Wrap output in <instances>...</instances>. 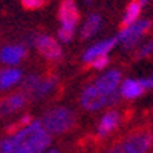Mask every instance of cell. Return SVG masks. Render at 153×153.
<instances>
[{
  "mask_svg": "<svg viewBox=\"0 0 153 153\" xmlns=\"http://www.w3.org/2000/svg\"><path fill=\"white\" fill-rule=\"evenodd\" d=\"M141 14V3L138 2V0H132V2L127 5V8H126V14H124V17H123V20H121V31L123 29H127L129 26H132V25L136 22V19H138V16Z\"/></svg>",
  "mask_w": 153,
  "mask_h": 153,
  "instance_id": "13",
  "label": "cell"
},
{
  "mask_svg": "<svg viewBox=\"0 0 153 153\" xmlns=\"http://www.w3.org/2000/svg\"><path fill=\"white\" fill-rule=\"evenodd\" d=\"M86 2H87V3H91V0H86Z\"/></svg>",
  "mask_w": 153,
  "mask_h": 153,
  "instance_id": "29",
  "label": "cell"
},
{
  "mask_svg": "<svg viewBox=\"0 0 153 153\" xmlns=\"http://www.w3.org/2000/svg\"><path fill=\"white\" fill-rule=\"evenodd\" d=\"M22 78V72L17 69H3L0 71V89H8L19 83Z\"/></svg>",
  "mask_w": 153,
  "mask_h": 153,
  "instance_id": "16",
  "label": "cell"
},
{
  "mask_svg": "<svg viewBox=\"0 0 153 153\" xmlns=\"http://www.w3.org/2000/svg\"><path fill=\"white\" fill-rule=\"evenodd\" d=\"M35 46L38 49L42 57H45L48 61H60L63 58V51L61 46L55 38L51 35H40L35 40Z\"/></svg>",
  "mask_w": 153,
  "mask_h": 153,
  "instance_id": "4",
  "label": "cell"
},
{
  "mask_svg": "<svg viewBox=\"0 0 153 153\" xmlns=\"http://www.w3.org/2000/svg\"><path fill=\"white\" fill-rule=\"evenodd\" d=\"M120 121H121V117L117 110H110L107 112L103 118H101L100 124H98V129H97V135L100 138H106L109 136L117 127L120 126Z\"/></svg>",
  "mask_w": 153,
  "mask_h": 153,
  "instance_id": "9",
  "label": "cell"
},
{
  "mask_svg": "<svg viewBox=\"0 0 153 153\" xmlns=\"http://www.w3.org/2000/svg\"><path fill=\"white\" fill-rule=\"evenodd\" d=\"M28 95L23 92H17L12 94L3 100H0V117H6L9 113H14L16 110L22 109L28 101Z\"/></svg>",
  "mask_w": 153,
  "mask_h": 153,
  "instance_id": "8",
  "label": "cell"
},
{
  "mask_svg": "<svg viewBox=\"0 0 153 153\" xmlns=\"http://www.w3.org/2000/svg\"><path fill=\"white\" fill-rule=\"evenodd\" d=\"M120 80H121L120 71H110V72H107L106 75L100 76V78L95 81L94 86L98 89L100 92H103L104 95H107V94H110L112 91H115V89H117Z\"/></svg>",
  "mask_w": 153,
  "mask_h": 153,
  "instance_id": "10",
  "label": "cell"
},
{
  "mask_svg": "<svg viewBox=\"0 0 153 153\" xmlns=\"http://www.w3.org/2000/svg\"><path fill=\"white\" fill-rule=\"evenodd\" d=\"M149 28H150V22H147V20L133 23L132 26H129L127 29H123L120 32V35L117 37V40L123 42L126 49H130L132 46H135V43L139 40V38L149 31Z\"/></svg>",
  "mask_w": 153,
  "mask_h": 153,
  "instance_id": "5",
  "label": "cell"
},
{
  "mask_svg": "<svg viewBox=\"0 0 153 153\" xmlns=\"http://www.w3.org/2000/svg\"><path fill=\"white\" fill-rule=\"evenodd\" d=\"M58 19L63 23V26L75 28L80 22V11L76 8L74 0H63L58 8Z\"/></svg>",
  "mask_w": 153,
  "mask_h": 153,
  "instance_id": "7",
  "label": "cell"
},
{
  "mask_svg": "<svg viewBox=\"0 0 153 153\" xmlns=\"http://www.w3.org/2000/svg\"><path fill=\"white\" fill-rule=\"evenodd\" d=\"M117 38H112V40H106V42H101V43H98V45H95V46H92V48H89L86 52L83 54V61H86V63H89V61H92L94 58H97V57H100V55H104V54H107L109 51L117 45Z\"/></svg>",
  "mask_w": 153,
  "mask_h": 153,
  "instance_id": "11",
  "label": "cell"
},
{
  "mask_svg": "<svg viewBox=\"0 0 153 153\" xmlns=\"http://www.w3.org/2000/svg\"><path fill=\"white\" fill-rule=\"evenodd\" d=\"M48 153H60V152H57V150H49Z\"/></svg>",
  "mask_w": 153,
  "mask_h": 153,
  "instance_id": "28",
  "label": "cell"
},
{
  "mask_svg": "<svg viewBox=\"0 0 153 153\" xmlns=\"http://www.w3.org/2000/svg\"><path fill=\"white\" fill-rule=\"evenodd\" d=\"M150 54H153V42H149V43H146L139 48L138 52H136V58H146Z\"/></svg>",
  "mask_w": 153,
  "mask_h": 153,
  "instance_id": "23",
  "label": "cell"
},
{
  "mask_svg": "<svg viewBox=\"0 0 153 153\" xmlns=\"http://www.w3.org/2000/svg\"><path fill=\"white\" fill-rule=\"evenodd\" d=\"M74 31L75 28L72 26H61L58 31V38L61 42H71V38L74 37Z\"/></svg>",
  "mask_w": 153,
  "mask_h": 153,
  "instance_id": "22",
  "label": "cell"
},
{
  "mask_svg": "<svg viewBox=\"0 0 153 153\" xmlns=\"http://www.w3.org/2000/svg\"><path fill=\"white\" fill-rule=\"evenodd\" d=\"M138 2H139V3H141V5H146V3L149 2V0H138Z\"/></svg>",
  "mask_w": 153,
  "mask_h": 153,
  "instance_id": "27",
  "label": "cell"
},
{
  "mask_svg": "<svg viewBox=\"0 0 153 153\" xmlns=\"http://www.w3.org/2000/svg\"><path fill=\"white\" fill-rule=\"evenodd\" d=\"M31 123H32V117H31V115H25V117H22L20 120H17L14 124H11L8 127V129H6V135L8 136H14L19 132H22L23 129H26Z\"/></svg>",
  "mask_w": 153,
  "mask_h": 153,
  "instance_id": "19",
  "label": "cell"
},
{
  "mask_svg": "<svg viewBox=\"0 0 153 153\" xmlns=\"http://www.w3.org/2000/svg\"><path fill=\"white\" fill-rule=\"evenodd\" d=\"M100 25H101V19L98 14H92L86 20V25L81 29V40H87L91 38L98 29H100Z\"/></svg>",
  "mask_w": 153,
  "mask_h": 153,
  "instance_id": "17",
  "label": "cell"
},
{
  "mask_svg": "<svg viewBox=\"0 0 153 153\" xmlns=\"http://www.w3.org/2000/svg\"><path fill=\"white\" fill-rule=\"evenodd\" d=\"M120 91H121V97L127 100H133V98H138L143 95L144 87L139 80H126Z\"/></svg>",
  "mask_w": 153,
  "mask_h": 153,
  "instance_id": "14",
  "label": "cell"
},
{
  "mask_svg": "<svg viewBox=\"0 0 153 153\" xmlns=\"http://www.w3.org/2000/svg\"><path fill=\"white\" fill-rule=\"evenodd\" d=\"M45 135H46V132L43 129L42 123L40 121H32L26 129H23L17 135L3 139V141L0 143V147H2L3 153H17L25 146H28L34 141H38V139Z\"/></svg>",
  "mask_w": 153,
  "mask_h": 153,
  "instance_id": "2",
  "label": "cell"
},
{
  "mask_svg": "<svg viewBox=\"0 0 153 153\" xmlns=\"http://www.w3.org/2000/svg\"><path fill=\"white\" fill-rule=\"evenodd\" d=\"M57 86V76L55 75H48L46 78H42L40 83H38L37 89L34 91V94L31 97L34 98H43L46 95H49L52 92V89Z\"/></svg>",
  "mask_w": 153,
  "mask_h": 153,
  "instance_id": "15",
  "label": "cell"
},
{
  "mask_svg": "<svg viewBox=\"0 0 153 153\" xmlns=\"http://www.w3.org/2000/svg\"><path fill=\"white\" fill-rule=\"evenodd\" d=\"M22 6L28 11H37V9H42L46 5V0H20Z\"/></svg>",
  "mask_w": 153,
  "mask_h": 153,
  "instance_id": "21",
  "label": "cell"
},
{
  "mask_svg": "<svg viewBox=\"0 0 153 153\" xmlns=\"http://www.w3.org/2000/svg\"><path fill=\"white\" fill-rule=\"evenodd\" d=\"M106 97L103 92H100L95 86H87L80 98V103L86 110H98L106 106Z\"/></svg>",
  "mask_w": 153,
  "mask_h": 153,
  "instance_id": "6",
  "label": "cell"
},
{
  "mask_svg": "<svg viewBox=\"0 0 153 153\" xmlns=\"http://www.w3.org/2000/svg\"><path fill=\"white\" fill-rule=\"evenodd\" d=\"M106 153H126V152H124V149L121 147V144H118V146H113L112 149H109Z\"/></svg>",
  "mask_w": 153,
  "mask_h": 153,
  "instance_id": "26",
  "label": "cell"
},
{
  "mask_svg": "<svg viewBox=\"0 0 153 153\" xmlns=\"http://www.w3.org/2000/svg\"><path fill=\"white\" fill-rule=\"evenodd\" d=\"M141 84H143V87H144V89H150V87H153V75L150 76V78L141 80Z\"/></svg>",
  "mask_w": 153,
  "mask_h": 153,
  "instance_id": "25",
  "label": "cell"
},
{
  "mask_svg": "<svg viewBox=\"0 0 153 153\" xmlns=\"http://www.w3.org/2000/svg\"><path fill=\"white\" fill-rule=\"evenodd\" d=\"M26 55V48L25 46H6L0 52V60L9 63V65H17V63Z\"/></svg>",
  "mask_w": 153,
  "mask_h": 153,
  "instance_id": "12",
  "label": "cell"
},
{
  "mask_svg": "<svg viewBox=\"0 0 153 153\" xmlns=\"http://www.w3.org/2000/svg\"><path fill=\"white\" fill-rule=\"evenodd\" d=\"M121 147L126 153H147L153 147V136L146 129L135 130L121 143Z\"/></svg>",
  "mask_w": 153,
  "mask_h": 153,
  "instance_id": "3",
  "label": "cell"
},
{
  "mask_svg": "<svg viewBox=\"0 0 153 153\" xmlns=\"http://www.w3.org/2000/svg\"><path fill=\"white\" fill-rule=\"evenodd\" d=\"M0 153H3V152H2V147H0Z\"/></svg>",
  "mask_w": 153,
  "mask_h": 153,
  "instance_id": "30",
  "label": "cell"
},
{
  "mask_svg": "<svg viewBox=\"0 0 153 153\" xmlns=\"http://www.w3.org/2000/svg\"><path fill=\"white\" fill-rule=\"evenodd\" d=\"M40 123L48 135H61L75 127L76 115L68 107H55L48 110Z\"/></svg>",
  "mask_w": 153,
  "mask_h": 153,
  "instance_id": "1",
  "label": "cell"
},
{
  "mask_svg": "<svg viewBox=\"0 0 153 153\" xmlns=\"http://www.w3.org/2000/svg\"><path fill=\"white\" fill-rule=\"evenodd\" d=\"M107 65H109V57H107V54L94 58L92 63H91V66H92L94 69H103V68H106Z\"/></svg>",
  "mask_w": 153,
  "mask_h": 153,
  "instance_id": "24",
  "label": "cell"
},
{
  "mask_svg": "<svg viewBox=\"0 0 153 153\" xmlns=\"http://www.w3.org/2000/svg\"><path fill=\"white\" fill-rule=\"evenodd\" d=\"M40 80H42V78H40L38 75H35V74L28 75L26 78H25L23 84H22V87H23V94H26L28 97H31V95L34 94V91L37 89L38 83H40Z\"/></svg>",
  "mask_w": 153,
  "mask_h": 153,
  "instance_id": "20",
  "label": "cell"
},
{
  "mask_svg": "<svg viewBox=\"0 0 153 153\" xmlns=\"http://www.w3.org/2000/svg\"><path fill=\"white\" fill-rule=\"evenodd\" d=\"M51 144V136L46 133L45 136H42L38 141H34L28 146H25L23 149H20L17 153H43V150Z\"/></svg>",
  "mask_w": 153,
  "mask_h": 153,
  "instance_id": "18",
  "label": "cell"
}]
</instances>
